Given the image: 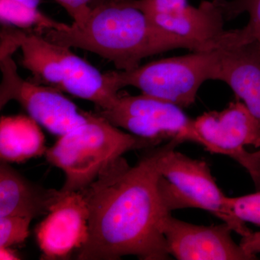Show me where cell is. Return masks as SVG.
Here are the masks:
<instances>
[{
    "mask_svg": "<svg viewBox=\"0 0 260 260\" xmlns=\"http://www.w3.org/2000/svg\"><path fill=\"white\" fill-rule=\"evenodd\" d=\"M180 144L172 140L149 148L133 167L119 157L81 191L88 208V237L77 259H169L164 225L172 212L160 189V162Z\"/></svg>",
    "mask_w": 260,
    "mask_h": 260,
    "instance_id": "obj_1",
    "label": "cell"
},
{
    "mask_svg": "<svg viewBox=\"0 0 260 260\" xmlns=\"http://www.w3.org/2000/svg\"><path fill=\"white\" fill-rule=\"evenodd\" d=\"M49 42L78 48L110 61L119 71L140 66L145 58L176 49L211 51L153 23L129 0H112L92 8L83 25L39 31Z\"/></svg>",
    "mask_w": 260,
    "mask_h": 260,
    "instance_id": "obj_2",
    "label": "cell"
},
{
    "mask_svg": "<svg viewBox=\"0 0 260 260\" xmlns=\"http://www.w3.org/2000/svg\"><path fill=\"white\" fill-rule=\"evenodd\" d=\"M87 121L62 136L46 158L65 175L62 192L86 189L111 162L130 150L158 146L153 140L124 133L97 113L86 112Z\"/></svg>",
    "mask_w": 260,
    "mask_h": 260,
    "instance_id": "obj_3",
    "label": "cell"
},
{
    "mask_svg": "<svg viewBox=\"0 0 260 260\" xmlns=\"http://www.w3.org/2000/svg\"><path fill=\"white\" fill-rule=\"evenodd\" d=\"M223 48L165 58L129 71L108 72L105 75L117 93L124 87L133 86L145 95L187 108L194 104L202 85L214 80Z\"/></svg>",
    "mask_w": 260,
    "mask_h": 260,
    "instance_id": "obj_4",
    "label": "cell"
},
{
    "mask_svg": "<svg viewBox=\"0 0 260 260\" xmlns=\"http://www.w3.org/2000/svg\"><path fill=\"white\" fill-rule=\"evenodd\" d=\"M160 189L168 208H200L210 212L242 237L251 232L226 204L205 160L193 159L171 149L160 162Z\"/></svg>",
    "mask_w": 260,
    "mask_h": 260,
    "instance_id": "obj_5",
    "label": "cell"
},
{
    "mask_svg": "<svg viewBox=\"0 0 260 260\" xmlns=\"http://www.w3.org/2000/svg\"><path fill=\"white\" fill-rule=\"evenodd\" d=\"M158 27L208 50L247 44L243 28H224L225 16L218 0L204 1L198 7L187 0H129Z\"/></svg>",
    "mask_w": 260,
    "mask_h": 260,
    "instance_id": "obj_6",
    "label": "cell"
},
{
    "mask_svg": "<svg viewBox=\"0 0 260 260\" xmlns=\"http://www.w3.org/2000/svg\"><path fill=\"white\" fill-rule=\"evenodd\" d=\"M14 49L1 44L0 108L15 101L29 116L52 134L61 137L87 121L86 112L80 110L61 90L24 80L19 75L13 59Z\"/></svg>",
    "mask_w": 260,
    "mask_h": 260,
    "instance_id": "obj_7",
    "label": "cell"
},
{
    "mask_svg": "<svg viewBox=\"0 0 260 260\" xmlns=\"http://www.w3.org/2000/svg\"><path fill=\"white\" fill-rule=\"evenodd\" d=\"M95 113L113 125L159 145L164 140H177L203 146L194 119L188 117L182 108L158 98L143 93L119 95L112 107Z\"/></svg>",
    "mask_w": 260,
    "mask_h": 260,
    "instance_id": "obj_8",
    "label": "cell"
},
{
    "mask_svg": "<svg viewBox=\"0 0 260 260\" xmlns=\"http://www.w3.org/2000/svg\"><path fill=\"white\" fill-rule=\"evenodd\" d=\"M194 124L205 150L234 159L251 178L256 177L259 164L245 146L260 148V123L244 102L238 99L223 111L205 113L194 119Z\"/></svg>",
    "mask_w": 260,
    "mask_h": 260,
    "instance_id": "obj_9",
    "label": "cell"
},
{
    "mask_svg": "<svg viewBox=\"0 0 260 260\" xmlns=\"http://www.w3.org/2000/svg\"><path fill=\"white\" fill-rule=\"evenodd\" d=\"M89 211L81 191L63 192L61 199L36 228L42 259H66L88 237Z\"/></svg>",
    "mask_w": 260,
    "mask_h": 260,
    "instance_id": "obj_10",
    "label": "cell"
},
{
    "mask_svg": "<svg viewBox=\"0 0 260 260\" xmlns=\"http://www.w3.org/2000/svg\"><path fill=\"white\" fill-rule=\"evenodd\" d=\"M229 224L194 225L169 215L164 225L169 254L180 260L256 259L234 242Z\"/></svg>",
    "mask_w": 260,
    "mask_h": 260,
    "instance_id": "obj_11",
    "label": "cell"
},
{
    "mask_svg": "<svg viewBox=\"0 0 260 260\" xmlns=\"http://www.w3.org/2000/svg\"><path fill=\"white\" fill-rule=\"evenodd\" d=\"M214 80L226 83L260 123V50L255 43L223 48ZM253 154L260 160V148Z\"/></svg>",
    "mask_w": 260,
    "mask_h": 260,
    "instance_id": "obj_12",
    "label": "cell"
},
{
    "mask_svg": "<svg viewBox=\"0 0 260 260\" xmlns=\"http://www.w3.org/2000/svg\"><path fill=\"white\" fill-rule=\"evenodd\" d=\"M61 190L34 184L9 162L0 164V217L8 215L32 219L47 215L61 199Z\"/></svg>",
    "mask_w": 260,
    "mask_h": 260,
    "instance_id": "obj_13",
    "label": "cell"
},
{
    "mask_svg": "<svg viewBox=\"0 0 260 260\" xmlns=\"http://www.w3.org/2000/svg\"><path fill=\"white\" fill-rule=\"evenodd\" d=\"M1 40L21 49L22 64L36 79L59 90L63 79L60 45L49 42L35 29L31 31L8 26L2 29Z\"/></svg>",
    "mask_w": 260,
    "mask_h": 260,
    "instance_id": "obj_14",
    "label": "cell"
},
{
    "mask_svg": "<svg viewBox=\"0 0 260 260\" xmlns=\"http://www.w3.org/2000/svg\"><path fill=\"white\" fill-rule=\"evenodd\" d=\"M61 47L63 79L59 90L93 103L96 110H107L119 96L108 83L105 73L72 52L70 48Z\"/></svg>",
    "mask_w": 260,
    "mask_h": 260,
    "instance_id": "obj_15",
    "label": "cell"
},
{
    "mask_svg": "<svg viewBox=\"0 0 260 260\" xmlns=\"http://www.w3.org/2000/svg\"><path fill=\"white\" fill-rule=\"evenodd\" d=\"M45 137L30 116H2L0 158L7 162H23L45 155Z\"/></svg>",
    "mask_w": 260,
    "mask_h": 260,
    "instance_id": "obj_16",
    "label": "cell"
},
{
    "mask_svg": "<svg viewBox=\"0 0 260 260\" xmlns=\"http://www.w3.org/2000/svg\"><path fill=\"white\" fill-rule=\"evenodd\" d=\"M0 18L2 23L15 25L21 29L34 27L38 31L48 29L68 30L71 25L53 20L42 13L39 8H31L13 0H0Z\"/></svg>",
    "mask_w": 260,
    "mask_h": 260,
    "instance_id": "obj_17",
    "label": "cell"
},
{
    "mask_svg": "<svg viewBox=\"0 0 260 260\" xmlns=\"http://www.w3.org/2000/svg\"><path fill=\"white\" fill-rule=\"evenodd\" d=\"M225 20L247 13L249 21L244 27L248 42L255 43L260 50V0H218Z\"/></svg>",
    "mask_w": 260,
    "mask_h": 260,
    "instance_id": "obj_18",
    "label": "cell"
},
{
    "mask_svg": "<svg viewBox=\"0 0 260 260\" xmlns=\"http://www.w3.org/2000/svg\"><path fill=\"white\" fill-rule=\"evenodd\" d=\"M32 220L18 215L0 217V247H12L25 242Z\"/></svg>",
    "mask_w": 260,
    "mask_h": 260,
    "instance_id": "obj_19",
    "label": "cell"
},
{
    "mask_svg": "<svg viewBox=\"0 0 260 260\" xmlns=\"http://www.w3.org/2000/svg\"><path fill=\"white\" fill-rule=\"evenodd\" d=\"M226 204L242 221L260 226V191L237 198L227 197Z\"/></svg>",
    "mask_w": 260,
    "mask_h": 260,
    "instance_id": "obj_20",
    "label": "cell"
},
{
    "mask_svg": "<svg viewBox=\"0 0 260 260\" xmlns=\"http://www.w3.org/2000/svg\"><path fill=\"white\" fill-rule=\"evenodd\" d=\"M73 19V24L83 25L86 22L94 0H55Z\"/></svg>",
    "mask_w": 260,
    "mask_h": 260,
    "instance_id": "obj_21",
    "label": "cell"
},
{
    "mask_svg": "<svg viewBox=\"0 0 260 260\" xmlns=\"http://www.w3.org/2000/svg\"><path fill=\"white\" fill-rule=\"evenodd\" d=\"M239 244L246 253L256 257V254L260 253V232H251L248 235L242 237Z\"/></svg>",
    "mask_w": 260,
    "mask_h": 260,
    "instance_id": "obj_22",
    "label": "cell"
},
{
    "mask_svg": "<svg viewBox=\"0 0 260 260\" xmlns=\"http://www.w3.org/2000/svg\"><path fill=\"white\" fill-rule=\"evenodd\" d=\"M20 256L16 251L11 247H0V259H20Z\"/></svg>",
    "mask_w": 260,
    "mask_h": 260,
    "instance_id": "obj_23",
    "label": "cell"
},
{
    "mask_svg": "<svg viewBox=\"0 0 260 260\" xmlns=\"http://www.w3.org/2000/svg\"><path fill=\"white\" fill-rule=\"evenodd\" d=\"M13 1L17 2V3H20L27 5V6L31 7V8H39V4H40L41 0H13Z\"/></svg>",
    "mask_w": 260,
    "mask_h": 260,
    "instance_id": "obj_24",
    "label": "cell"
},
{
    "mask_svg": "<svg viewBox=\"0 0 260 260\" xmlns=\"http://www.w3.org/2000/svg\"><path fill=\"white\" fill-rule=\"evenodd\" d=\"M112 1V0H94L93 5H92V8H95L98 5H102L103 3H107V2Z\"/></svg>",
    "mask_w": 260,
    "mask_h": 260,
    "instance_id": "obj_25",
    "label": "cell"
}]
</instances>
